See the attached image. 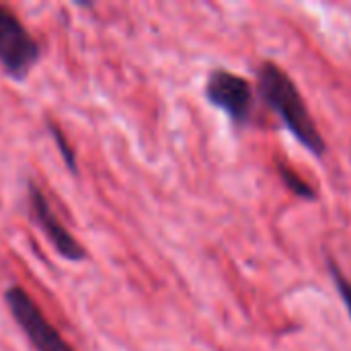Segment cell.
<instances>
[{
	"mask_svg": "<svg viewBox=\"0 0 351 351\" xmlns=\"http://www.w3.org/2000/svg\"><path fill=\"white\" fill-rule=\"evenodd\" d=\"M6 306L16 321V325L27 335L29 343L35 351H74L64 337L58 333V329L45 319L37 302L31 298V294L21 286H10L4 292Z\"/></svg>",
	"mask_w": 351,
	"mask_h": 351,
	"instance_id": "2",
	"label": "cell"
},
{
	"mask_svg": "<svg viewBox=\"0 0 351 351\" xmlns=\"http://www.w3.org/2000/svg\"><path fill=\"white\" fill-rule=\"evenodd\" d=\"M329 271H331V276H333V282H335V288H337V292H339V296H341V300H343V304L348 306V311H350V317H351V282L339 271V267L331 261L329 263Z\"/></svg>",
	"mask_w": 351,
	"mask_h": 351,
	"instance_id": "7",
	"label": "cell"
},
{
	"mask_svg": "<svg viewBox=\"0 0 351 351\" xmlns=\"http://www.w3.org/2000/svg\"><path fill=\"white\" fill-rule=\"evenodd\" d=\"M257 88L265 105L280 115L288 132L315 156H323L327 144L292 78L274 62H265L257 72Z\"/></svg>",
	"mask_w": 351,
	"mask_h": 351,
	"instance_id": "1",
	"label": "cell"
},
{
	"mask_svg": "<svg viewBox=\"0 0 351 351\" xmlns=\"http://www.w3.org/2000/svg\"><path fill=\"white\" fill-rule=\"evenodd\" d=\"M29 193V210H31V218L33 222L43 230V234L49 239V243L53 245V249L68 261H82L84 259V249L82 245L66 230V226L56 218V214L51 212L43 191L35 185L29 183L27 187Z\"/></svg>",
	"mask_w": 351,
	"mask_h": 351,
	"instance_id": "5",
	"label": "cell"
},
{
	"mask_svg": "<svg viewBox=\"0 0 351 351\" xmlns=\"http://www.w3.org/2000/svg\"><path fill=\"white\" fill-rule=\"evenodd\" d=\"M49 130H51V136H53L56 144L60 146V152H62V156H64V160H66V167H68L70 171H76V158H74V152H72V148H70L68 140H64L62 130H60L56 123H51V121H49Z\"/></svg>",
	"mask_w": 351,
	"mask_h": 351,
	"instance_id": "8",
	"label": "cell"
},
{
	"mask_svg": "<svg viewBox=\"0 0 351 351\" xmlns=\"http://www.w3.org/2000/svg\"><path fill=\"white\" fill-rule=\"evenodd\" d=\"M208 101L222 109L237 125H245L253 113V88L247 78L228 70H214L206 82Z\"/></svg>",
	"mask_w": 351,
	"mask_h": 351,
	"instance_id": "4",
	"label": "cell"
},
{
	"mask_svg": "<svg viewBox=\"0 0 351 351\" xmlns=\"http://www.w3.org/2000/svg\"><path fill=\"white\" fill-rule=\"evenodd\" d=\"M280 175L284 177V181H286V185L296 193V195H300V197H306V199H315V189L308 185V183H304L292 169H286L284 165L280 167Z\"/></svg>",
	"mask_w": 351,
	"mask_h": 351,
	"instance_id": "6",
	"label": "cell"
},
{
	"mask_svg": "<svg viewBox=\"0 0 351 351\" xmlns=\"http://www.w3.org/2000/svg\"><path fill=\"white\" fill-rule=\"evenodd\" d=\"M39 60V45L21 19L0 4V66L10 78H25Z\"/></svg>",
	"mask_w": 351,
	"mask_h": 351,
	"instance_id": "3",
	"label": "cell"
}]
</instances>
